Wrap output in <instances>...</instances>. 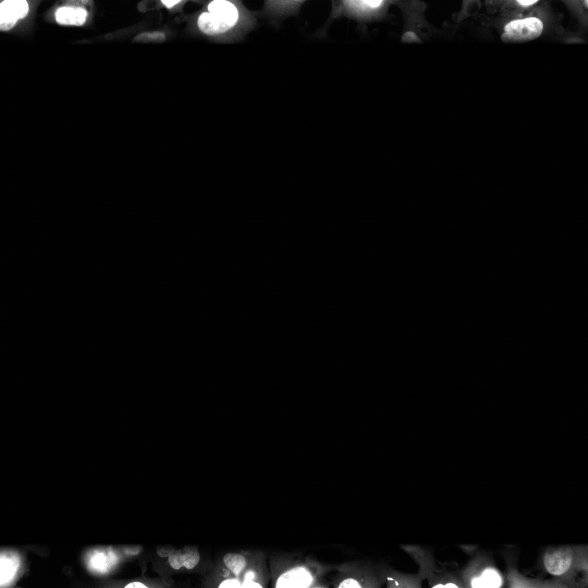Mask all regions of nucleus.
<instances>
[{
	"mask_svg": "<svg viewBox=\"0 0 588 588\" xmlns=\"http://www.w3.org/2000/svg\"><path fill=\"white\" fill-rule=\"evenodd\" d=\"M361 585L358 581L353 578H347L342 582L338 588H361Z\"/></svg>",
	"mask_w": 588,
	"mask_h": 588,
	"instance_id": "16",
	"label": "nucleus"
},
{
	"mask_svg": "<svg viewBox=\"0 0 588 588\" xmlns=\"http://www.w3.org/2000/svg\"><path fill=\"white\" fill-rule=\"evenodd\" d=\"M166 35L162 32H152L140 34L133 39L134 42L160 43L165 41Z\"/></svg>",
	"mask_w": 588,
	"mask_h": 588,
	"instance_id": "11",
	"label": "nucleus"
},
{
	"mask_svg": "<svg viewBox=\"0 0 588 588\" xmlns=\"http://www.w3.org/2000/svg\"><path fill=\"white\" fill-rule=\"evenodd\" d=\"M241 588H262V587L259 584V583H256L253 581H248V582H243L242 584Z\"/></svg>",
	"mask_w": 588,
	"mask_h": 588,
	"instance_id": "17",
	"label": "nucleus"
},
{
	"mask_svg": "<svg viewBox=\"0 0 588 588\" xmlns=\"http://www.w3.org/2000/svg\"><path fill=\"white\" fill-rule=\"evenodd\" d=\"M588 1H585V4L586 7L587 8H588Z\"/></svg>",
	"mask_w": 588,
	"mask_h": 588,
	"instance_id": "22",
	"label": "nucleus"
},
{
	"mask_svg": "<svg viewBox=\"0 0 588 588\" xmlns=\"http://www.w3.org/2000/svg\"><path fill=\"white\" fill-rule=\"evenodd\" d=\"M29 11L25 0H6L0 4V30L8 31L19 19H23Z\"/></svg>",
	"mask_w": 588,
	"mask_h": 588,
	"instance_id": "4",
	"label": "nucleus"
},
{
	"mask_svg": "<svg viewBox=\"0 0 588 588\" xmlns=\"http://www.w3.org/2000/svg\"><path fill=\"white\" fill-rule=\"evenodd\" d=\"M393 3L394 1L383 0L333 1L331 14L327 24L319 31L318 35L323 37L328 26L333 20L341 17L355 20L361 27L370 22L383 20L387 17L388 9Z\"/></svg>",
	"mask_w": 588,
	"mask_h": 588,
	"instance_id": "1",
	"label": "nucleus"
},
{
	"mask_svg": "<svg viewBox=\"0 0 588 588\" xmlns=\"http://www.w3.org/2000/svg\"><path fill=\"white\" fill-rule=\"evenodd\" d=\"M313 582L310 573L304 568L291 570L280 576L277 588H307Z\"/></svg>",
	"mask_w": 588,
	"mask_h": 588,
	"instance_id": "6",
	"label": "nucleus"
},
{
	"mask_svg": "<svg viewBox=\"0 0 588 588\" xmlns=\"http://www.w3.org/2000/svg\"><path fill=\"white\" fill-rule=\"evenodd\" d=\"M125 588H147L148 587L143 585V583L138 582H134L129 583V585L125 587Z\"/></svg>",
	"mask_w": 588,
	"mask_h": 588,
	"instance_id": "19",
	"label": "nucleus"
},
{
	"mask_svg": "<svg viewBox=\"0 0 588 588\" xmlns=\"http://www.w3.org/2000/svg\"><path fill=\"white\" fill-rule=\"evenodd\" d=\"M20 566L19 555L13 553H3L0 556V586L7 587L15 578Z\"/></svg>",
	"mask_w": 588,
	"mask_h": 588,
	"instance_id": "7",
	"label": "nucleus"
},
{
	"mask_svg": "<svg viewBox=\"0 0 588 588\" xmlns=\"http://www.w3.org/2000/svg\"><path fill=\"white\" fill-rule=\"evenodd\" d=\"M169 562L172 568L179 570L184 566L183 550L173 551L169 556Z\"/></svg>",
	"mask_w": 588,
	"mask_h": 588,
	"instance_id": "13",
	"label": "nucleus"
},
{
	"mask_svg": "<svg viewBox=\"0 0 588 588\" xmlns=\"http://www.w3.org/2000/svg\"><path fill=\"white\" fill-rule=\"evenodd\" d=\"M572 560L571 550L568 547H560L547 552L544 563L547 571L553 575L560 576L568 571Z\"/></svg>",
	"mask_w": 588,
	"mask_h": 588,
	"instance_id": "5",
	"label": "nucleus"
},
{
	"mask_svg": "<svg viewBox=\"0 0 588 588\" xmlns=\"http://www.w3.org/2000/svg\"><path fill=\"white\" fill-rule=\"evenodd\" d=\"M242 584L237 579H229L222 582L219 588H241Z\"/></svg>",
	"mask_w": 588,
	"mask_h": 588,
	"instance_id": "15",
	"label": "nucleus"
},
{
	"mask_svg": "<svg viewBox=\"0 0 588 588\" xmlns=\"http://www.w3.org/2000/svg\"><path fill=\"white\" fill-rule=\"evenodd\" d=\"M500 573L493 569H487L481 576L475 577L472 581L473 588H499L502 585Z\"/></svg>",
	"mask_w": 588,
	"mask_h": 588,
	"instance_id": "9",
	"label": "nucleus"
},
{
	"mask_svg": "<svg viewBox=\"0 0 588 588\" xmlns=\"http://www.w3.org/2000/svg\"><path fill=\"white\" fill-rule=\"evenodd\" d=\"M183 550L184 556V567L188 570L193 569L200 562V553L193 548H185Z\"/></svg>",
	"mask_w": 588,
	"mask_h": 588,
	"instance_id": "12",
	"label": "nucleus"
},
{
	"mask_svg": "<svg viewBox=\"0 0 588 588\" xmlns=\"http://www.w3.org/2000/svg\"><path fill=\"white\" fill-rule=\"evenodd\" d=\"M224 562L229 571L237 577L246 566L245 557L236 553L226 554L224 557Z\"/></svg>",
	"mask_w": 588,
	"mask_h": 588,
	"instance_id": "10",
	"label": "nucleus"
},
{
	"mask_svg": "<svg viewBox=\"0 0 588 588\" xmlns=\"http://www.w3.org/2000/svg\"><path fill=\"white\" fill-rule=\"evenodd\" d=\"M520 5L524 7L532 6L538 2L537 0H519L517 1Z\"/></svg>",
	"mask_w": 588,
	"mask_h": 588,
	"instance_id": "20",
	"label": "nucleus"
},
{
	"mask_svg": "<svg viewBox=\"0 0 588 588\" xmlns=\"http://www.w3.org/2000/svg\"><path fill=\"white\" fill-rule=\"evenodd\" d=\"M401 42L404 43H421L423 40L421 37L415 31L406 30L402 35Z\"/></svg>",
	"mask_w": 588,
	"mask_h": 588,
	"instance_id": "14",
	"label": "nucleus"
},
{
	"mask_svg": "<svg viewBox=\"0 0 588 588\" xmlns=\"http://www.w3.org/2000/svg\"><path fill=\"white\" fill-rule=\"evenodd\" d=\"M256 573L254 571H250L247 572L244 577L243 582L253 581L256 577Z\"/></svg>",
	"mask_w": 588,
	"mask_h": 588,
	"instance_id": "21",
	"label": "nucleus"
},
{
	"mask_svg": "<svg viewBox=\"0 0 588 588\" xmlns=\"http://www.w3.org/2000/svg\"><path fill=\"white\" fill-rule=\"evenodd\" d=\"M87 16L86 11L80 7H63L58 9L55 13L58 23L65 25H83Z\"/></svg>",
	"mask_w": 588,
	"mask_h": 588,
	"instance_id": "8",
	"label": "nucleus"
},
{
	"mask_svg": "<svg viewBox=\"0 0 588 588\" xmlns=\"http://www.w3.org/2000/svg\"><path fill=\"white\" fill-rule=\"evenodd\" d=\"M543 30V24L536 17L515 20L505 26L504 40L526 42L539 37Z\"/></svg>",
	"mask_w": 588,
	"mask_h": 588,
	"instance_id": "3",
	"label": "nucleus"
},
{
	"mask_svg": "<svg viewBox=\"0 0 588 588\" xmlns=\"http://www.w3.org/2000/svg\"><path fill=\"white\" fill-rule=\"evenodd\" d=\"M241 13L236 4L227 0H214L208 6V11L198 17L199 29L206 35H217L232 31L239 23Z\"/></svg>",
	"mask_w": 588,
	"mask_h": 588,
	"instance_id": "2",
	"label": "nucleus"
},
{
	"mask_svg": "<svg viewBox=\"0 0 588 588\" xmlns=\"http://www.w3.org/2000/svg\"><path fill=\"white\" fill-rule=\"evenodd\" d=\"M162 3L168 8H171L175 6L176 4L179 3L180 0H162Z\"/></svg>",
	"mask_w": 588,
	"mask_h": 588,
	"instance_id": "18",
	"label": "nucleus"
}]
</instances>
